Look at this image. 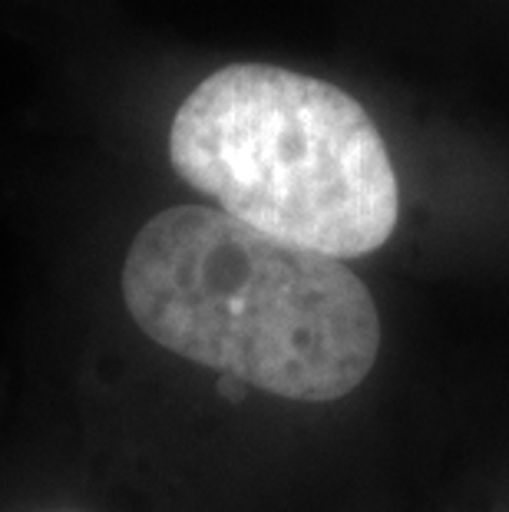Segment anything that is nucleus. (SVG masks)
I'll return each mask as SVG.
<instances>
[{"mask_svg": "<svg viewBox=\"0 0 509 512\" xmlns=\"http://www.w3.org/2000/svg\"><path fill=\"white\" fill-rule=\"evenodd\" d=\"M123 298L166 351L285 400L348 397L381 351L374 298L344 261L205 205H176L139 228Z\"/></svg>", "mask_w": 509, "mask_h": 512, "instance_id": "nucleus-1", "label": "nucleus"}, {"mask_svg": "<svg viewBox=\"0 0 509 512\" xmlns=\"http://www.w3.org/2000/svg\"><path fill=\"white\" fill-rule=\"evenodd\" d=\"M169 159L219 212L328 258L394 235L400 189L374 119L314 76L232 63L202 80L169 129Z\"/></svg>", "mask_w": 509, "mask_h": 512, "instance_id": "nucleus-2", "label": "nucleus"}]
</instances>
